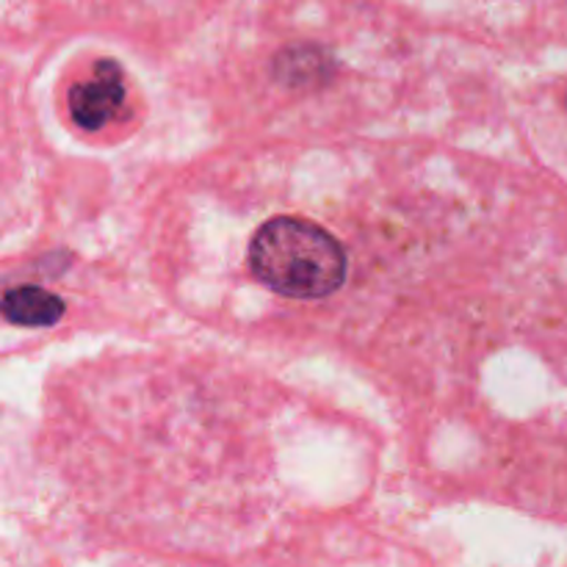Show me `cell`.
I'll return each mask as SVG.
<instances>
[{
	"label": "cell",
	"instance_id": "obj_1",
	"mask_svg": "<svg viewBox=\"0 0 567 567\" xmlns=\"http://www.w3.org/2000/svg\"><path fill=\"white\" fill-rule=\"evenodd\" d=\"M249 266L264 286L291 299H324L347 280L338 238L299 216L266 221L249 244Z\"/></svg>",
	"mask_w": 567,
	"mask_h": 567
},
{
	"label": "cell",
	"instance_id": "obj_2",
	"mask_svg": "<svg viewBox=\"0 0 567 567\" xmlns=\"http://www.w3.org/2000/svg\"><path fill=\"white\" fill-rule=\"evenodd\" d=\"M125 103V78L116 61H97L92 78L72 86L70 116L78 127L94 133L109 125Z\"/></svg>",
	"mask_w": 567,
	"mask_h": 567
},
{
	"label": "cell",
	"instance_id": "obj_3",
	"mask_svg": "<svg viewBox=\"0 0 567 567\" xmlns=\"http://www.w3.org/2000/svg\"><path fill=\"white\" fill-rule=\"evenodd\" d=\"M64 310V299L39 286H14L3 297V316L20 327H53Z\"/></svg>",
	"mask_w": 567,
	"mask_h": 567
}]
</instances>
